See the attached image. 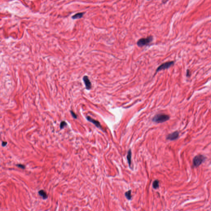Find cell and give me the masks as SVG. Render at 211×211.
Here are the masks:
<instances>
[{
  "mask_svg": "<svg viewBox=\"0 0 211 211\" xmlns=\"http://www.w3.org/2000/svg\"><path fill=\"white\" fill-rule=\"evenodd\" d=\"M170 119V116L167 115L160 113L156 115L153 118L152 121L153 122L160 123H162L167 121Z\"/></svg>",
  "mask_w": 211,
  "mask_h": 211,
  "instance_id": "obj_1",
  "label": "cell"
},
{
  "mask_svg": "<svg viewBox=\"0 0 211 211\" xmlns=\"http://www.w3.org/2000/svg\"><path fill=\"white\" fill-rule=\"evenodd\" d=\"M153 40V37L149 36L146 38H141L138 40L137 42V45L139 47H143L144 46L149 45Z\"/></svg>",
  "mask_w": 211,
  "mask_h": 211,
  "instance_id": "obj_2",
  "label": "cell"
},
{
  "mask_svg": "<svg viewBox=\"0 0 211 211\" xmlns=\"http://www.w3.org/2000/svg\"><path fill=\"white\" fill-rule=\"evenodd\" d=\"M206 159L205 156L202 155L195 156L193 159V165L195 167H198L201 165Z\"/></svg>",
  "mask_w": 211,
  "mask_h": 211,
  "instance_id": "obj_3",
  "label": "cell"
},
{
  "mask_svg": "<svg viewBox=\"0 0 211 211\" xmlns=\"http://www.w3.org/2000/svg\"><path fill=\"white\" fill-rule=\"evenodd\" d=\"M174 63H175V62L174 61H170V62H165L164 63H162L161 65L159 66L158 67V68L156 69L155 74H156L157 72H158L160 71L168 69L170 67H171L172 66H173L174 64Z\"/></svg>",
  "mask_w": 211,
  "mask_h": 211,
  "instance_id": "obj_4",
  "label": "cell"
},
{
  "mask_svg": "<svg viewBox=\"0 0 211 211\" xmlns=\"http://www.w3.org/2000/svg\"><path fill=\"white\" fill-rule=\"evenodd\" d=\"M83 81L85 86L86 89L90 90L92 88V83L87 76H85L83 77Z\"/></svg>",
  "mask_w": 211,
  "mask_h": 211,
  "instance_id": "obj_5",
  "label": "cell"
},
{
  "mask_svg": "<svg viewBox=\"0 0 211 211\" xmlns=\"http://www.w3.org/2000/svg\"><path fill=\"white\" fill-rule=\"evenodd\" d=\"M179 137V132L178 131H175L167 135V139L170 141H174L177 139Z\"/></svg>",
  "mask_w": 211,
  "mask_h": 211,
  "instance_id": "obj_6",
  "label": "cell"
},
{
  "mask_svg": "<svg viewBox=\"0 0 211 211\" xmlns=\"http://www.w3.org/2000/svg\"><path fill=\"white\" fill-rule=\"evenodd\" d=\"M86 119H87V121L92 122L93 124H94L97 127H98L99 128L102 129V126L100 125V122H99L98 121H96L95 120L92 118V117H91L90 116H87L86 117Z\"/></svg>",
  "mask_w": 211,
  "mask_h": 211,
  "instance_id": "obj_7",
  "label": "cell"
},
{
  "mask_svg": "<svg viewBox=\"0 0 211 211\" xmlns=\"http://www.w3.org/2000/svg\"><path fill=\"white\" fill-rule=\"evenodd\" d=\"M127 162L128 163L130 167H131V163H132V152H131V150L130 149L129 150L128 152H127Z\"/></svg>",
  "mask_w": 211,
  "mask_h": 211,
  "instance_id": "obj_8",
  "label": "cell"
},
{
  "mask_svg": "<svg viewBox=\"0 0 211 211\" xmlns=\"http://www.w3.org/2000/svg\"><path fill=\"white\" fill-rule=\"evenodd\" d=\"M38 194L39 195L42 197L43 199L45 200L46 199L48 198V195L46 193V192L43 190H41L38 191Z\"/></svg>",
  "mask_w": 211,
  "mask_h": 211,
  "instance_id": "obj_9",
  "label": "cell"
},
{
  "mask_svg": "<svg viewBox=\"0 0 211 211\" xmlns=\"http://www.w3.org/2000/svg\"><path fill=\"white\" fill-rule=\"evenodd\" d=\"M125 195L126 198L129 200H130L132 199V190H128L127 192H126L125 194Z\"/></svg>",
  "mask_w": 211,
  "mask_h": 211,
  "instance_id": "obj_10",
  "label": "cell"
},
{
  "mask_svg": "<svg viewBox=\"0 0 211 211\" xmlns=\"http://www.w3.org/2000/svg\"><path fill=\"white\" fill-rule=\"evenodd\" d=\"M84 14V13H78L74 15L73 16H72V18L74 19H80V18H81L83 17Z\"/></svg>",
  "mask_w": 211,
  "mask_h": 211,
  "instance_id": "obj_11",
  "label": "cell"
},
{
  "mask_svg": "<svg viewBox=\"0 0 211 211\" xmlns=\"http://www.w3.org/2000/svg\"><path fill=\"white\" fill-rule=\"evenodd\" d=\"M153 187L155 189H157L159 187V181L156 180H154L153 183Z\"/></svg>",
  "mask_w": 211,
  "mask_h": 211,
  "instance_id": "obj_12",
  "label": "cell"
},
{
  "mask_svg": "<svg viewBox=\"0 0 211 211\" xmlns=\"http://www.w3.org/2000/svg\"><path fill=\"white\" fill-rule=\"evenodd\" d=\"M67 126V123L64 121H63L60 123V129H63L64 127Z\"/></svg>",
  "mask_w": 211,
  "mask_h": 211,
  "instance_id": "obj_13",
  "label": "cell"
},
{
  "mask_svg": "<svg viewBox=\"0 0 211 211\" xmlns=\"http://www.w3.org/2000/svg\"><path fill=\"white\" fill-rule=\"evenodd\" d=\"M70 112L71 113V114H72V116H73V117L75 118V119H76L77 118V115L75 113L73 112V111H70Z\"/></svg>",
  "mask_w": 211,
  "mask_h": 211,
  "instance_id": "obj_14",
  "label": "cell"
},
{
  "mask_svg": "<svg viewBox=\"0 0 211 211\" xmlns=\"http://www.w3.org/2000/svg\"><path fill=\"white\" fill-rule=\"evenodd\" d=\"M16 166H17V167H19V168H20L22 169H25V165H22V164H17Z\"/></svg>",
  "mask_w": 211,
  "mask_h": 211,
  "instance_id": "obj_15",
  "label": "cell"
},
{
  "mask_svg": "<svg viewBox=\"0 0 211 211\" xmlns=\"http://www.w3.org/2000/svg\"><path fill=\"white\" fill-rule=\"evenodd\" d=\"M7 144V142L6 141H3L2 143V146L3 147H5Z\"/></svg>",
  "mask_w": 211,
  "mask_h": 211,
  "instance_id": "obj_16",
  "label": "cell"
}]
</instances>
